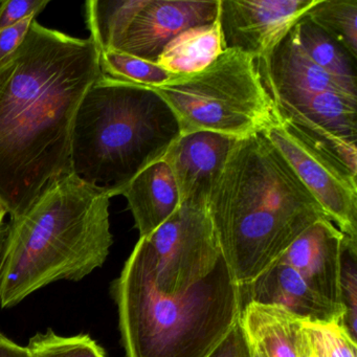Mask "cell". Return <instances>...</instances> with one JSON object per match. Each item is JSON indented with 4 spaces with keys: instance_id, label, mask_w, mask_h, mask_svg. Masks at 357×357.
<instances>
[{
    "instance_id": "cell-12",
    "label": "cell",
    "mask_w": 357,
    "mask_h": 357,
    "mask_svg": "<svg viewBox=\"0 0 357 357\" xmlns=\"http://www.w3.org/2000/svg\"><path fill=\"white\" fill-rule=\"evenodd\" d=\"M237 139L218 133L181 135L169 148L165 160L176 183L179 206H208V196Z\"/></svg>"
},
{
    "instance_id": "cell-8",
    "label": "cell",
    "mask_w": 357,
    "mask_h": 357,
    "mask_svg": "<svg viewBox=\"0 0 357 357\" xmlns=\"http://www.w3.org/2000/svg\"><path fill=\"white\" fill-rule=\"evenodd\" d=\"M263 133L281 152L330 220L346 237L357 241V174L282 116Z\"/></svg>"
},
{
    "instance_id": "cell-9",
    "label": "cell",
    "mask_w": 357,
    "mask_h": 357,
    "mask_svg": "<svg viewBox=\"0 0 357 357\" xmlns=\"http://www.w3.org/2000/svg\"><path fill=\"white\" fill-rule=\"evenodd\" d=\"M317 0H219L223 47L266 57Z\"/></svg>"
},
{
    "instance_id": "cell-24",
    "label": "cell",
    "mask_w": 357,
    "mask_h": 357,
    "mask_svg": "<svg viewBox=\"0 0 357 357\" xmlns=\"http://www.w3.org/2000/svg\"><path fill=\"white\" fill-rule=\"evenodd\" d=\"M26 348L31 357H106L104 349L89 334L61 336L53 330L33 336Z\"/></svg>"
},
{
    "instance_id": "cell-31",
    "label": "cell",
    "mask_w": 357,
    "mask_h": 357,
    "mask_svg": "<svg viewBox=\"0 0 357 357\" xmlns=\"http://www.w3.org/2000/svg\"><path fill=\"white\" fill-rule=\"evenodd\" d=\"M300 357H312V354H311L310 348H309L308 346V342H307L306 336H305L304 342H303L302 351H301Z\"/></svg>"
},
{
    "instance_id": "cell-23",
    "label": "cell",
    "mask_w": 357,
    "mask_h": 357,
    "mask_svg": "<svg viewBox=\"0 0 357 357\" xmlns=\"http://www.w3.org/2000/svg\"><path fill=\"white\" fill-rule=\"evenodd\" d=\"M312 357H357L356 340L342 323L303 321Z\"/></svg>"
},
{
    "instance_id": "cell-17",
    "label": "cell",
    "mask_w": 357,
    "mask_h": 357,
    "mask_svg": "<svg viewBox=\"0 0 357 357\" xmlns=\"http://www.w3.org/2000/svg\"><path fill=\"white\" fill-rule=\"evenodd\" d=\"M304 321L283 307L256 302H246L240 317L248 340L266 357H300Z\"/></svg>"
},
{
    "instance_id": "cell-15",
    "label": "cell",
    "mask_w": 357,
    "mask_h": 357,
    "mask_svg": "<svg viewBox=\"0 0 357 357\" xmlns=\"http://www.w3.org/2000/svg\"><path fill=\"white\" fill-rule=\"evenodd\" d=\"M242 288L246 302L278 305L305 321L342 323L344 310L309 287L292 267L277 262Z\"/></svg>"
},
{
    "instance_id": "cell-11",
    "label": "cell",
    "mask_w": 357,
    "mask_h": 357,
    "mask_svg": "<svg viewBox=\"0 0 357 357\" xmlns=\"http://www.w3.org/2000/svg\"><path fill=\"white\" fill-rule=\"evenodd\" d=\"M219 0H143L116 51L155 63L177 35L218 17Z\"/></svg>"
},
{
    "instance_id": "cell-22",
    "label": "cell",
    "mask_w": 357,
    "mask_h": 357,
    "mask_svg": "<svg viewBox=\"0 0 357 357\" xmlns=\"http://www.w3.org/2000/svg\"><path fill=\"white\" fill-rule=\"evenodd\" d=\"M102 73L116 80L154 87L170 80L177 74L168 72L153 62L119 51L101 53Z\"/></svg>"
},
{
    "instance_id": "cell-19",
    "label": "cell",
    "mask_w": 357,
    "mask_h": 357,
    "mask_svg": "<svg viewBox=\"0 0 357 357\" xmlns=\"http://www.w3.org/2000/svg\"><path fill=\"white\" fill-rule=\"evenodd\" d=\"M294 31L301 47L317 66L357 91L356 61L340 45L305 16Z\"/></svg>"
},
{
    "instance_id": "cell-25",
    "label": "cell",
    "mask_w": 357,
    "mask_h": 357,
    "mask_svg": "<svg viewBox=\"0 0 357 357\" xmlns=\"http://www.w3.org/2000/svg\"><path fill=\"white\" fill-rule=\"evenodd\" d=\"M357 241L344 237L340 257V305L344 310L342 325L356 340L357 332Z\"/></svg>"
},
{
    "instance_id": "cell-28",
    "label": "cell",
    "mask_w": 357,
    "mask_h": 357,
    "mask_svg": "<svg viewBox=\"0 0 357 357\" xmlns=\"http://www.w3.org/2000/svg\"><path fill=\"white\" fill-rule=\"evenodd\" d=\"M35 20V16H31L15 26L0 30V62L22 45Z\"/></svg>"
},
{
    "instance_id": "cell-33",
    "label": "cell",
    "mask_w": 357,
    "mask_h": 357,
    "mask_svg": "<svg viewBox=\"0 0 357 357\" xmlns=\"http://www.w3.org/2000/svg\"><path fill=\"white\" fill-rule=\"evenodd\" d=\"M8 214H9V213H8L7 208L3 206V202H0V227H3V225H6L5 218Z\"/></svg>"
},
{
    "instance_id": "cell-30",
    "label": "cell",
    "mask_w": 357,
    "mask_h": 357,
    "mask_svg": "<svg viewBox=\"0 0 357 357\" xmlns=\"http://www.w3.org/2000/svg\"><path fill=\"white\" fill-rule=\"evenodd\" d=\"M9 233V223H6L3 227H0V269H1V266H3V257H5L6 248H7Z\"/></svg>"
},
{
    "instance_id": "cell-32",
    "label": "cell",
    "mask_w": 357,
    "mask_h": 357,
    "mask_svg": "<svg viewBox=\"0 0 357 357\" xmlns=\"http://www.w3.org/2000/svg\"><path fill=\"white\" fill-rule=\"evenodd\" d=\"M250 351H252V357H266L258 346H256V344H252V342H250Z\"/></svg>"
},
{
    "instance_id": "cell-21",
    "label": "cell",
    "mask_w": 357,
    "mask_h": 357,
    "mask_svg": "<svg viewBox=\"0 0 357 357\" xmlns=\"http://www.w3.org/2000/svg\"><path fill=\"white\" fill-rule=\"evenodd\" d=\"M305 17L357 59V0H317Z\"/></svg>"
},
{
    "instance_id": "cell-5",
    "label": "cell",
    "mask_w": 357,
    "mask_h": 357,
    "mask_svg": "<svg viewBox=\"0 0 357 357\" xmlns=\"http://www.w3.org/2000/svg\"><path fill=\"white\" fill-rule=\"evenodd\" d=\"M181 137L178 121L153 89L102 75L85 93L72 132V171L112 197Z\"/></svg>"
},
{
    "instance_id": "cell-16",
    "label": "cell",
    "mask_w": 357,
    "mask_h": 357,
    "mask_svg": "<svg viewBox=\"0 0 357 357\" xmlns=\"http://www.w3.org/2000/svg\"><path fill=\"white\" fill-rule=\"evenodd\" d=\"M121 195L128 202L139 238L155 231L179 206L176 183L164 160L144 169L122 190Z\"/></svg>"
},
{
    "instance_id": "cell-10",
    "label": "cell",
    "mask_w": 357,
    "mask_h": 357,
    "mask_svg": "<svg viewBox=\"0 0 357 357\" xmlns=\"http://www.w3.org/2000/svg\"><path fill=\"white\" fill-rule=\"evenodd\" d=\"M275 104L280 116L357 174V97L326 91Z\"/></svg>"
},
{
    "instance_id": "cell-2",
    "label": "cell",
    "mask_w": 357,
    "mask_h": 357,
    "mask_svg": "<svg viewBox=\"0 0 357 357\" xmlns=\"http://www.w3.org/2000/svg\"><path fill=\"white\" fill-rule=\"evenodd\" d=\"M206 208L223 258L241 287L266 271L305 229L329 219L263 132L235 142Z\"/></svg>"
},
{
    "instance_id": "cell-18",
    "label": "cell",
    "mask_w": 357,
    "mask_h": 357,
    "mask_svg": "<svg viewBox=\"0 0 357 357\" xmlns=\"http://www.w3.org/2000/svg\"><path fill=\"white\" fill-rule=\"evenodd\" d=\"M225 52L218 17L177 35L162 50L155 63L173 74H192L210 66Z\"/></svg>"
},
{
    "instance_id": "cell-1",
    "label": "cell",
    "mask_w": 357,
    "mask_h": 357,
    "mask_svg": "<svg viewBox=\"0 0 357 357\" xmlns=\"http://www.w3.org/2000/svg\"><path fill=\"white\" fill-rule=\"evenodd\" d=\"M95 41L33 22L22 45L0 62V202L11 220L72 174L79 105L101 78Z\"/></svg>"
},
{
    "instance_id": "cell-14",
    "label": "cell",
    "mask_w": 357,
    "mask_h": 357,
    "mask_svg": "<svg viewBox=\"0 0 357 357\" xmlns=\"http://www.w3.org/2000/svg\"><path fill=\"white\" fill-rule=\"evenodd\" d=\"M346 236L329 219L305 229L277 262L292 267L309 287L333 304L340 305V257Z\"/></svg>"
},
{
    "instance_id": "cell-13",
    "label": "cell",
    "mask_w": 357,
    "mask_h": 357,
    "mask_svg": "<svg viewBox=\"0 0 357 357\" xmlns=\"http://www.w3.org/2000/svg\"><path fill=\"white\" fill-rule=\"evenodd\" d=\"M256 62L273 103L326 91L357 97L356 91L321 70L308 57L298 43L294 28L266 57Z\"/></svg>"
},
{
    "instance_id": "cell-29",
    "label": "cell",
    "mask_w": 357,
    "mask_h": 357,
    "mask_svg": "<svg viewBox=\"0 0 357 357\" xmlns=\"http://www.w3.org/2000/svg\"><path fill=\"white\" fill-rule=\"evenodd\" d=\"M0 357L31 356L26 347L20 346L0 331Z\"/></svg>"
},
{
    "instance_id": "cell-3",
    "label": "cell",
    "mask_w": 357,
    "mask_h": 357,
    "mask_svg": "<svg viewBox=\"0 0 357 357\" xmlns=\"http://www.w3.org/2000/svg\"><path fill=\"white\" fill-rule=\"evenodd\" d=\"M108 190L74 173L11 220L0 269V306L11 308L61 280L80 281L103 266L114 243Z\"/></svg>"
},
{
    "instance_id": "cell-26",
    "label": "cell",
    "mask_w": 357,
    "mask_h": 357,
    "mask_svg": "<svg viewBox=\"0 0 357 357\" xmlns=\"http://www.w3.org/2000/svg\"><path fill=\"white\" fill-rule=\"evenodd\" d=\"M49 0H8L0 3V30L36 17L49 5Z\"/></svg>"
},
{
    "instance_id": "cell-4",
    "label": "cell",
    "mask_w": 357,
    "mask_h": 357,
    "mask_svg": "<svg viewBox=\"0 0 357 357\" xmlns=\"http://www.w3.org/2000/svg\"><path fill=\"white\" fill-rule=\"evenodd\" d=\"M126 357H208L241 317V286L223 256L202 281L178 292L160 290L149 250L139 238L114 281Z\"/></svg>"
},
{
    "instance_id": "cell-6",
    "label": "cell",
    "mask_w": 357,
    "mask_h": 357,
    "mask_svg": "<svg viewBox=\"0 0 357 357\" xmlns=\"http://www.w3.org/2000/svg\"><path fill=\"white\" fill-rule=\"evenodd\" d=\"M149 89L174 112L181 135L206 131L241 139L279 120L256 59L238 50H225L200 72L175 75Z\"/></svg>"
},
{
    "instance_id": "cell-27",
    "label": "cell",
    "mask_w": 357,
    "mask_h": 357,
    "mask_svg": "<svg viewBox=\"0 0 357 357\" xmlns=\"http://www.w3.org/2000/svg\"><path fill=\"white\" fill-rule=\"evenodd\" d=\"M208 357H252L250 340L240 319Z\"/></svg>"
},
{
    "instance_id": "cell-7",
    "label": "cell",
    "mask_w": 357,
    "mask_h": 357,
    "mask_svg": "<svg viewBox=\"0 0 357 357\" xmlns=\"http://www.w3.org/2000/svg\"><path fill=\"white\" fill-rule=\"evenodd\" d=\"M152 275L162 291L178 292L210 275L222 257L216 231L204 206L181 204L155 231L143 237Z\"/></svg>"
},
{
    "instance_id": "cell-20",
    "label": "cell",
    "mask_w": 357,
    "mask_h": 357,
    "mask_svg": "<svg viewBox=\"0 0 357 357\" xmlns=\"http://www.w3.org/2000/svg\"><path fill=\"white\" fill-rule=\"evenodd\" d=\"M142 3L143 0H89L85 3L89 37L101 53L116 51L120 47L125 33Z\"/></svg>"
}]
</instances>
